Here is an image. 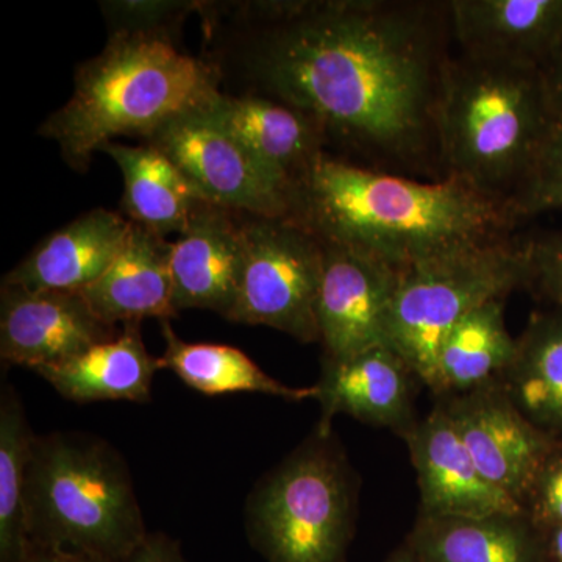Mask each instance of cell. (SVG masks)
Listing matches in <instances>:
<instances>
[{
    "label": "cell",
    "mask_w": 562,
    "mask_h": 562,
    "mask_svg": "<svg viewBox=\"0 0 562 562\" xmlns=\"http://www.w3.org/2000/svg\"><path fill=\"white\" fill-rule=\"evenodd\" d=\"M20 562H109L88 554L61 552V550L31 547Z\"/></svg>",
    "instance_id": "33"
},
{
    "label": "cell",
    "mask_w": 562,
    "mask_h": 562,
    "mask_svg": "<svg viewBox=\"0 0 562 562\" xmlns=\"http://www.w3.org/2000/svg\"><path fill=\"white\" fill-rule=\"evenodd\" d=\"M139 324L128 322L116 338L33 372L68 401L147 403L155 373L162 371V364L160 358L147 351Z\"/></svg>",
    "instance_id": "21"
},
{
    "label": "cell",
    "mask_w": 562,
    "mask_h": 562,
    "mask_svg": "<svg viewBox=\"0 0 562 562\" xmlns=\"http://www.w3.org/2000/svg\"><path fill=\"white\" fill-rule=\"evenodd\" d=\"M147 139L188 177L206 202L254 217L291 216L292 192L238 139L211 124L202 113L177 117Z\"/></svg>",
    "instance_id": "9"
},
{
    "label": "cell",
    "mask_w": 562,
    "mask_h": 562,
    "mask_svg": "<svg viewBox=\"0 0 562 562\" xmlns=\"http://www.w3.org/2000/svg\"><path fill=\"white\" fill-rule=\"evenodd\" d=\"M288 220L397 271L505 238L516 225L505 199L460 179L425 183L325 154L299 184Z\"/></svg>",
    "instance_id": "2"
},
{
    "label": "cell",
    "mask_w": 562,
    "mask_h": 562,
    "mask_svg": "<svg viewBox=\"0 0 562 562\" xmlns=\"http://www.w3.org/2000/svg\"><path fill=\"white\" fill-rule=\"evenodd\" d=\"M553 124L541 69L464 55L447 61L435 116L443 179L508 202Z\"/></svg>",
    "instance_id": "4"
},
{
    "label": "cell",
    "mask_w": 562,
    "mask_h": 562,
    "mask_svg": "<svg viewBox=\"0 0 562 562\" xmlns=\"http://www.w3.org/2000/svg\"><path fill=\"white\" fill-rule=\"evenodd\" d=\"M33 435L20 394L3 384L0 394V562H20L29 552L25 479Z\"/></svg>",
    "instance_id": "26"
},
{
    "label": "cell",
    "mask_w": 562,
    "mask_h": 562,
    "mask_svg": "<svg viewBox=\"0 0 562 562\" xmlns=\"http://www.w3.org/2000/svg\"><path fill=\"white\" fill-rule=\"evenodd\" d=\"M386 562H419V560L414 557V553L408 549V546L403 543L402 547H398V549L387 558Z\"/></svg>",
    "instance_id": "35"
},
{
    "label": "cell",
    "mask_w": 562,
    "mask_h": 562,
    "mask_svg": "<svg viewBox=\"0 0 562 562\" xmlns=\"http://www.w3.org/2000/svg\"><path fill=\"white\" fill-rule=\"evenodd\" d=\"M506 299H494L473 310L443 341L430 387L438 398L501 382L516 353V338L505 324Z\"/></svg>",
    "instance_id": "24"
},
{
    "label": "cell",
    "mask_w": 562,
    "mask_h": 562,
    "mask_svg": "<svg viewBox=\"0 0 562 562\" xmlns=\"http://www.w3.org/2000/svg\"><path fill=\"white\" fill-rule=\"evenodd\" d=\"M244 261L241 225L232 211L203 203L190 227L172 243L173 306L210 310L231 321Z\"/></svg>",
    "instance_id": "16"
},
{
    "label": "cell",
    "mask_w": 562,
    "mask_h": 562,
    "mask_svg": "<svg viewBox=\"0 0 562 562\" xmlns=\"http://www.w3.org/2000/svg\"><path fill=\"white\" fill-rule=\"evenodd\" d=\"M514 220L562 210V121H554L527 179L508 199Z\"/></svg>",
    "instance_id": "27"
},
{
    "label": "cell",
    "mask_w": 562,
    "mask_h": 562,
    "mask_svg": "<svg viewBox=\"0 0 562 562\" xmlns=\"http://www.w3.org/2000/svg\"><path fill=\"white\" fill-rule=\"evenodd\" d=\"M546 535L552 562H562V527L552 528Z\"/></svg>",
    "instance_id": "34"
},
{
    "label": "cell",
    "mask_w": 562,
    "mask_h": 562,
    "mask_svg": "<svg viewBox=\"0 0 562 562\" xmlns=\"http://www.w3.org/2000/svg\"><path fill=\"white\" fill-rule=\"evenodd\" d=\"M322 246L316 314L324 360H346L387 346V319L401 271L361 251Z\"/></svg>",
    "instance_id": "10"
},
{
    "label": "cell",
    "mask_w": 562,
    "mask_h": 562,
    "mask_svg": "<svg viewBox=\"0 0 562 562\" xmlns=\"http://www.w3.org/2000/svg\"><path fill=\"white\" fill-rule=\"evenodd\" d=\"M124 176L122 206L128 220L166 238L184 233L203 203L198 188L165 154L154 146L103 147Z\"/></svg>",
    "instance_id": "22"
},
{
    "label": "cell",
    "mask_w": 562,
    "mask_h": 562,
    "mask_svg": "<svg viewBox=\"0 0 562 562\" xmlns=\"http://www.w3.org/2000/svg\"><path fill=\"white\" fill-rule=\"evenodd\" d=\"M171 250L172 243L132 222L116 260L101 279L81 291L95 316L114 327L117 322L125 325L146 317H176Z\"/></svg>",
    "instance_id": "20"
},
{
    "label": "cell",
    "mask_w": 562,
    "mask_h": 562,
    "mask_svg": "<svg viewBox=\"0 0 562 562\" xmlns=\"http://www.w3.org/2000/svg\"><path fill=\"white\" fill-rule=\"evenodd\" d=\"M417 484L420 514L486 517L522 513L508 494L484 479L442 403L405 435Z\"/></svg>",
    "instance_id": "13"
},
{
    "label": "cell",
    "mask_w": 562,
    "mask_h": 562,
    "mask_svg": "<svg viewBox=\"0 0 562 562\" xmlns=\"http://www.w3.org/2000/svg\"><path fill=\"white\" fill-rule=\"evenodd\" d=\"M241 224L244 261L232 322L266 325L297 341H319L324 246L291 220L254 217Z\"/></svg>",
    "instance_id": "8"
},
{
    "label": "cell",
    "mask_w": 562,
    "mask_h": 562,
    "mask_svg": "<svg viewBox=\"0 0 562 562\" xmlns=\"http://www.w3.org/2000/svg\"><path fill=\"white\" fill-rule=\"evenodd\" d=\"M527 281L524 239L475 244L398 272L387 346L427 386L450 331L473 310L506 299Z\"/></svg>",
    "instance_id": "7"
},
{
    "label": "cell",
    "mask_w": 562,
    "mask_h": 562,
    "mask_svg": "<svg viewBox=\"0 0 562 562\" xmlns=\"http://www.w3.org/2000/svg\"><path fill=\"white\" fill-rule=\"evenodd\" d=\"M221 95L217 70L177 49L169 33H111L41 135L57 140L70 166L85 169L117 136L149 138L177 117L205 113Z\"/></svg>",
    "instance_id": "3"
},
{
    "label": "cell",
    "mask_w": 562,
    "mask_h": 562,
    "mask_svg": "<svg viewBox=\"0 0 562 562\" xmlns=\"http://www.w3.org/2000/svg\"><path fill=\"white\" fill-rule=\"evenodd\" d=\"M101 5L111 33H169L172 22L195 9V2L180 0H114Z\"/></svg>",
    "instance_id": "28"
},
{
    "label": "cell",
    "mask_w": 562,
    "mask_h": 562,
    "mask_svg": "<svg viewBox=\"0 0 562 562\" xmlns=\"http://www.w3.org/2000/svg\"><path fill=\"white\" fill-rule=\"evenodd\" d=\"M24 503L31 547L124 562L149 535L127 462L88 432L36 436Z\"/></svg>",
    "instance_id": "5"
},
{
    "label": "cell",
    "mask_w": 562,
    "mask_h": 562,
    "mask_svg": "<svg viewBox=\"0 0 562 562\" xmlns=\"http://www.w3.org/2000/svg\"><path fill=\"white\" fill-rule=\"evenodd\" d=\"M124 562H188L179 541L165 532H149Z\"/></svg>",
    "instance_id": "31"
},
{
    "label": "cell",
    "mask_w": 562,
    "mask_h": 562,
    "mask_svg": "<svg viewBox=\"0 0 562 562\" xmlns=\"http://www.w3.org/2000/svg\"><path fill=\"white\" fill-rule=\"evenodd\" d=\"M450 32L472 60L546 69L562 49V0H452Z\"/></svg>",
    "instance_id": "14"
},
{
    "label": "cell",
    "mask_w": 562,
    "mask_h": 562,
    "mask_svg": "<svg viewBox=\"0 0 562 562\" xmlns=\"http://www.w3.org/2000/svg\"><path fill=\"white\" fill-rule=\"evenodd\" d=\"M358 486L335 431L317 425L247 497L251 547L268 562H347Z\"/></svg>",
    "instance_id": "6"
},
{
    "label": "cell",
    "mask_w": 562,
    "mask_h": 562,
    "mask_svg": "<svg viewBox=\"0 0 562 562\" xmlns=\"http://www.w3.org/2000/svg\"><path fill=\"white\" fill-rule=\"evenodd\" d=\"M251 66L286 103L386 168L439 165L436 103L449 3H269ZM441 168V165H439ZM387 172V171H384Z\"/></svg>",
    "instance_id": "1"
},
{
    "label": "cell",
    "mask_w": 562,
    "mask_h": 562,
    "mask_svg": "<svg viewBox=\"0 0 562 562\" xmlns=\"http://www.w3.org/2000/svg\"><path fill=\"white\" fill-rule=\"evenodd\" d=\"M166 349L162 371H171L192 390L206 395L231 392H260L284 401L316 398L319 387H291L272 379L244 351L224 344L187 342L173 331L171 322L161 321Z\"/></svg>",
    "instance_id": "25"
},
{
    "label": "cell",
    "mask_w": 562,
    "mask_h": 562,
    "mask_svg": "<svg viewBox=\"0 0 562 562\" xmlns=\"http://www.w3.org/2000/svg\"><path fill=\"white\" fill-rule=\"evenodd\" d=\"M406 546L419 562H552L547 535L522 513L420 514Z\"/></svg>",
    "instance_id": "19"
},
{
    "label": "cell",
    "mask_w": 562,
    "mask_h": 562,
    "mask_svg": "<svg viewBox=\"0 0 562 562\" xmlns=\"http://www.w3.org/2000/svg\"><path fill=\"white\" fill-rule=\"evenodd\" d=\"M131 231L132 221L120 213L92 210L41 243L2 284L29 291L87 290L116 260Z\"/></svg>",
    "instance_id": "18"
},
{
    "label": "cell",
    "mask_w": 562,
    "mask_h": 562,
    "mask_svg": "<svg viewBox=\"0 0 562 562\" xmlns=\"http://www.w3.org/2000/svg\"><path fill=\"white\" fill-rule=\"evenodd\" d=\"M202 114L238 139L292 195L324 154L325 135L319 125L302 111L276 99L222 94Z\"/></svg>",
    "instance_id": "17"
},
{
    "label": "cell",
    "mask_w": 562,
    "mask_h": 562,
    "mask_svg": "<svg viewBox=\"0 0 562 562\" xmlns=\"http://www.w3.org/2000/svg\"><path fill=\"white\" fill-rule=\"evenodd\" d=\"M116 336V327L99 319L81 292L29 291L2 284L0 358L7 364L36 371Z\"/></svg>",
    "instance_id": "12"
},
{
    "label": "cell",
    "mask_w": 562,
    "mask_h": 562,
    "mask_svg": "<svg viewBox=\"0 0 562 562\" xmlns=\"http://www.w3.org/2000/svg\"><path fill=\"white\" fill-rule=\"evenodd\" d=\"M501 384L535 427L562 442V310L532 314Z\"/></svg>",
    "instance_id": "23"
},
{
    "label": "cell",
    "mask_w": 562,
    "mask_h": 562,
    "mask_svg": "<svg viewBox=\"0 0 562 562\" xmlns=\"http://www.w3.org/2000/svg\"><path fill=\"white\" fill-rule=\"evenodd\" d=\"M522 508L543 532L562 527V442L554 443L543 458Z\"/></svg>",
    "instance_id": "29"
},
{
    "label": "cell",
    "mask_w": 562,
    "mask_h": 562,
    "mask_svg": "<svg viewBox=\"0 0 562 562\" xmlns=\"http://www.w3.org/2000/svg\"><path fill=\"white\" fill-rule=\"evenodd\" d=\"M527 251L525 286L562 310V231L524 239Z\"/></svg>",
    "instance_id": "30"
},
{
    "label": "cell",
    "mask_w": 562,
    "mask_h": 562,
    "mask_svg": "<svg viewBox=\"0 0 562 562\" xmlns=\"http://www.w3.org/2000/svg\"><path fill=\"white\" fill-rule=\"evenodd\" d=\"M542 74L554 121H562V49Z\"/></svg>",
    "instance_id": "32"
},
{
    "label": "cell",
    "mask_w": 562,
    "mask_h": 562,
    "mask_svg": "<svg viewBox=\"0 0 562 562\" xmlns=\"http://www.w3.org/2000/svg\"><path fill=\"white\" fill-rule=\"evenodd\" d=\"M319 383V427L333 428V417L347 414L362 424L390 428L405 438L416 427V373L390 346L373 347L346 360H324Z\"/></svg>",
    "instance_id": "15"
},
{
    "label": "cell",
    "mask_w": 562,
    "mask_h": 562,
    "mask_svg": "<svg viewBox=\"0 0 562 562\" xmlns=\"http://www.w3.org/2000/svg\"><path fill=\"white\" fill-rule=\"evenodd\" d=\"M439 403L484 479L522 506L539 465L557 441L524 416L501 382Z\"/></svg>",
    "instance_id": "11"
}]
</instances>
